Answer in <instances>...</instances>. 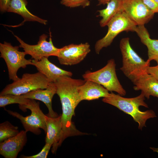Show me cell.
Returning a JSON list of instances; mask_svg holds the SVG:
<instances>
[{
	"label": "cell",
	"mask_w": 158,
	"mask_h": 158,
	"mask_svg": "<svg viewBox=\"0 0 158 158\" xmlns=\"http://www.w3.org/2000/svg\"><path fill=\"white\" fill-rule=\"evenodd\" d=\"M85 81L73 79L68 75H63L54 83L57 87L56 94L59 97L62 106V143L69 137L86 134L78 130L72 121L75 108L80 102L78 88Z\"/></svg>",
	"instance_id": "6da1fadb"
},
{
	"label": "cell",
	"mask_w": 158,
	"mask_h": 158,
	"mask_svg": "<svg viewBox=\"0 0 158 158\" xmlns=\"http://www.w3.org/2000/svg\"><path fill=\"white\" fill-rule=\"evenodd\" d=\"M145 97L141 93L136 97L127 98L111 92L108 97H103L102 100L131 116L138 123V129L142 130L143 127L146 126V122L148 119L157 117L155 112L152 110L142 111L139 109L141 106L148 108L147 104L144 102Z\"/></svg>",
	"instance_id": "7a4b0ae2"
},
{
	"label": "cell",
	"mask_w": 158,
	"mask_h": 158,
	"mask_svg": "<svg viewBox=\"0 0 158 158\" xmlns=\"http://www.w3.org/2000/svg\"><path fill=\"white\" fill-rule=\"evenodd\" d=\"M120 48L122 56V66L120 70L125 75L133 82L139 76L147 72L150 61H145L131 47L129 38H122Z\"/></svg>",
	"instance_id": "3957f363"
},
{
	"label": "cell",
	"mask_w": 158,
	"mask_h": 158,
	"mask_svg": "<svg viewBox=\"0 0 158 158\" xmlns=\"http://www.w3.org/2000/svg\"><path fill=\"white\" fill-rule=\"evenodd\" d=\"M116 66L115 60L111 59L101 69L94 72L87 71L82 76L85 80L94 81L102 85L108 91H114L121 96H124L126 92L117 78Z\"/></svg>",
	"instance_id": "277c9868"
},
{
	"label": "cell",
	"mask_w": 158,
	"mask_h": 158,
	"mask_svg": "<svg viewBox=\"0 0 158 158\" xmlns=\"http://www.w3.org/2000/svg\"><path fill=\"white\" fill-rule=\"evenodd\" d=\"M50 83L44 75L39 72L32 74L25 73L21 78L7 85L1 92L0 95H20L38 89H45Z\"/></svg>",
	"instance_id": "5b68a950"
},
{
	"label": "cell",
	"mask_w": 158,
	"mask_h": 158,
	"mask_svg": "<svg viewBox=\"0 0 158 158\" xmlns=\"http://www.w3.org/2000/svg\"><path fill=\"white\" fill-rule=\"evenodd\" d=\"M108 30L105 35L96 43L95 51L99 54L104 47L110 46L115 38L123 31L135 32L136 24L123 11L117 13L107 24Z\"/></svg>",
	"instance_id": "8992f818"
},
{
	"label": "cell",
	"mask_w": 158,
	"mask_h": 158,
	"mask_svg": "<svg viewBox=\"0 0 158 158\" xmlns=\"http://www.w3.org/2000/svg\"><path fill=\"white\" fill-rule=\"evenodd\" d=\"M22 110L30 109L31 114L26 116H23L18 113L9 110H6L10 115L20 120L25 130L30 131L36 135L41 133L40 128L43 130L46 133L47 126L46 116L42 112L40 107V103L35 99H30L26 105L20 107Z\"/></svg>",
	"instance_id": "52a82bcc"
},
{
	"label": "cell",
	"mask_w": 158,
	"mask_h": 158,
	"mask_svg": "<svg viewBox=\"0 0 158 158\" xmlns=\"http://www.w3.org/2000/svg\"><path fill=\"white\" fill-rule=\"evenodd\" d=\"M19 47L13 46L11 43L5 41L0 43V57L6 63L9 79L13 81L20 79L17 75L20 68H25L28 65H33L32 60L26 59V54L24 51H19Z\"/></svg>",
	"instance_id": "ba28073f"
},
{
	"label": "cell",
	"mask_w": 158,
	"mask_h": 158,
	"mask_svg": "<svg viewBox=\"0 0 158 158\" xmlns=\"http://www.w3.org/2000/svg\"><path fill=\"white\" fill-rule=\"evenodd\" d=\"M49 41L47 40V36L43 34L39 37L36 44H27L18 36L14 35L20 43L19 47L22 48L26 54L30 55L36 61H39L44 57L51 56H57L59 49L56 47L53 43L51 32H49Z\"/></svg>",
	"instance_id": "9c48e42d"
},
{
	"label": "cell",
	"mask_w": 158,
	"mask_h": 158,
	"mask_svg": "<svg viewBox=\"0 0 158 158\" xmlns=\"http://www.w3.org/2000/svg\"><path fill=\"white\" fill-rule=\"evenodd\" d=\"M90 51L88 43L71 44L59 48L56 56L60 64L71 66L82 61Z\"/></svg>",
	"instance_id": "30bf717a"
},
{
	"label": "cell",
	"mask_w": 158,
	"mask_h": 158,
	"mask_svg": "<svg viewBox=\"0 0 158 158\" xmlns=\"http://www.w3.org/2000/svg\"><path fill=\"white\" fill-rule=\"evenodd\" d=\"M122 6L123 11L137 26L148 23L154 14L142 0H122Z\"/></svg>",
	"instance_id": "8fae6325"
},
{
	"label": "cell",
	"mask_w": 158,
	"mask_h": 158,
	"mask_svg": "<svg viewBox=\"0 0 158 158\" xmlns=\"http://www.w3.org/2000/svg\"><path fill=\"white\" fill-rule=\"evenodd\" d=\"M27 132L22 130L16 136L0 143V154L5 158H16L27 141Z\"/></svg>",
	"instance_id": "7c38bea8"
},
{
	"label": "cell",
	"mask_w": 158,
	"mask_h": 158,
	"mask_svg": "<svg viewBox=\"0 0 158 158\" xmlns=\"http://www.w3.org/2000/svg\"><path fill=\"white\" fill-rule=\"evenodd\" d=\"M61 115L56 117L46 116L47 132L45 143L52 145L51 152L56 153L57 148L61 144L62 125Z\"/></svg>",
	"instance_id": "4fadbf2b"
},
{
	"label": "cell",
	"mask_w": 158,
	"mask_h": 158,
	"mask_svg": "<svg viewBox=\"0 0 158 158\" xmlns=\"http://www.w3.org/2000/svg\"><path fill=\"white\" fill-rule=\"evenodd\" d=\"M57 87L54 83L50 82L45 89H40L30 92L22 95L26 98L38 100L43 102L48 110L47 116L51 117L59 116L53 110L52 106V101L54 95L56 94Z\"/></svg>",
	"instance_id": "5bb4252c"
},
{
	"label": "cell",
	"mask_w": 158,
	"mask_h": 158,
	"mask_svg": "<svg viewBox=\"0 0 158 158\" xmlns=\"http://www.w3.org/2000/svg\"><path fill=\"white\" fill-rule=\"evenodd\" d=\"M79 86L78 92L80 102L83 100H92L108 97L110 93L102 85L90 80Z\"/></svg>",
	"instance_id": "9a60e30c"
},
{
	"label": "cell",
	"mask_w": 158,
	"mask_h": 158,
	"mask_svg": "<svg viewBox=\"0 0 158 158\" xmlns=\"http://www.w3.org/2000/svg\"><path fill=\"white\" fill-rule=\"evenodd\" d=\"M32 61L38 72L44 75L50 82L55 83L61 76L71 77L73 75L71 72L62 69L51 63L47 57H44L39 61L33 60Z\"/></svg>",
	"instance_id": "2e32d148"
},
{
	"label": "cell",
	"mask_w": 158,
	"mask_h": 158,
	"mask_svg": "<svg viewBox=\"0 0 158 158\" xmlns=\"http://www.w3.org/2000/svg\"><path fill=\"white\" fill-rule=\"evenodd\" d=\"M135 90H141V93L147 99L151 96L158 98V80L147 72L139 76L132 82Z\"/></svg>",
	"instance_id": "e0dca14e"
},
{
	"label": "cell",
	"mask_w": 158,
	"mask_h": 158,
	"mask_svg": "<svg viewBox=\"0 0 158 158\" xmlns=\"http://www.w3.org/2000/svg\"><path fill=\"white\" fill-rule=\"evenodd\" d=\"M27 4L26 0H10L7 12L16 13L20 15L24 19L20 24L21 25L25 21H36L46 25L47 21L30 12L26 7Z\"/></svg>",
	"instance_id": "ac0fdd59"
},
{
	"label": "cell",
	"mask_w": 158,
	"mask_h": 158,
	"mask_svg": "<svg viewBox=\"0 0 158 158\" xmlns=\"http://www.w3.org/2000/svg\"><path fill=\"white\" fill-rule=\"evenodd\" d=\"M135 32L140 38L142 43L147 48V60L150 61L152 57L158 56V39H152L150 38L149 33L144 25L137 26Z\"/></svg>",
	"instance_id": "d6986e66"
},
{
	"label": "cell",
	"mask_w": 158,
	"mask_h": 158,
	"mask_svg": "<svg viewBox=\"0 0 158 158\" xmlns=\"http://www.w3.org/2000/svg\"><path fill=\"white\" fill-rule=\"evenodd\" d=\"M122 0H111L107 4L106 7L98 11V16L102 17L99 23L101 27L107 26L111 19L118 13L123 11Z\"/></svg>",
	"instance_id": "ffe728a7"
},
{
	"label": "cell",
	"mask_w": 158,
	"mask_h": 158,
	"mask_svg": "<svg viewBox=\"0 0 158 158\" xmlns=\"http://www.w3.org/2000/svg\"><path fill=\"white\" fill-rule=\"evenodd\" d=\"M30 99L24 97L22 95L6 94L0 95V107H4L10 104H18L19 107L27 104Z\"/></svg>",
	"instance_id": "44dd1931"
},
{
	"label": "cell",
	"mask_w": 158,
	"mask_h": 158,
	"mask_svg": "<svg viewBox=\"0 0 158 158\" xmlns=\"http://www.w3.org/2000/svg\"><path fill=\"white\" fill-rule=\"evenodd\" d=\"M19 132L18 127L15 126L8 121L0 124V142L17 135Z\"/></svg>",
	"instance_id": "7402d4cb"
},
{
	"label": "cell",
	"mask_w": 158,
	"mask_h": 158,
	"mask_svg": "<svg viewBox=\"0 0 158 158\" xmlns=\"http://www.w3.org/2000/svg\"><path fill=\"white\" fill-rule=\"evenodd\" d=\"M90 0H60L63 5L70 8L82 7L85 8L90 5Z\"/></svg>",
	"instance_id": "603a6c76"
},
{
	"label": "cell",
	"mask_w": 158,
	"mask_h": 158,
	"mask_svg": "<svg viewBox=\"0 0 158 158\" xmlns=\"http://www.w3.org/2000/svg\"><path fill=\"white\" fill-rule=\"evenodd\" d=\"M52 145L48 143H45L41 151L37 154L30 156L22 155L20 158H47Z\"/></svg>",
	"instance_id": "cb8c5ba5"
},
{
	"label": "cell",
	"mask_w": 158,
	"mask_h": 158,
	"mask_svg": "<svg viewBox=\"0 0 158 158\" xmlns=\"http://www.w3.org/2000/svg\"><path fill=\"white\" fill-rule=\"evenodd\" d=\"M145 5L154 13H158V4L154 0H142Z\"/></svg>",
	"instance_id": "d4e9b609"
},
{
	"label": "cell",
	"mask_w": 158,
	"mask_h": 158,
	"mask_svg": "<svg viewBox=\"0 0 158 158\" xmlns=\"http://www.w3.org/2000/svg\"><path fill=\"white\" fill-rule=\"evenodd\" d=\"M147 72L153 76L158 80V66H149L148 68Z\"/></svg>",
	"instance_id": "484cf974"
},
{
	"label": "cell",
	"mask_w": 158,
	"mask_h": 158,
	"mask_svg": "<svg viewBox=\"0 0 158 158\" xmlns=\"http://www.w3.org/2000/svg\"><path fill=\"white\" fill-rule=\"evenodd\" d=\"M10 0H0V10L2 12L7 11Z\"/></svg>",
	"instance_id": "4316f807"
},
{
	"label": "cell",
	"mask_w": 158,
	"mask_h": 158,
	"mask_svg": "<svg viewBox=\"0 0 158 158\" xmlns=\"http://www.w3.org/2000/svg\"><path fill=\"white\" fill-rule=\"evenodd\" d=\"M111 0H97L98 5H104L107 4Z\"/></svg>",
	"instance_id": "83f0119b"
},
{
	"label": "cell",
	"mask_w": 158,
	"mask_h": 158,
	"mask_svg": "<svg viewBox=\"0 0 158 158\" xmlns=\"http://www.w3.org/2000/svg\"><path fill=\"white\" fill-rule=\"evenodd\" d=\"M154 60L157 63V66H158V56H154L150 60V61H151Z\"/></svg>",
	"instance_id": "f1b7e54d"
},
{
	"label": "cell",
	"mask_w": 158,
	"mask_h": 158,
	"mask_svg": "<svg viewBox=\"0 0 158 158\" xmlns=\"http://www.w3.org/2000/svg\"><path fill=\"white\" fill-rule=\"evenodd\" d=\"M150 148L152 150L153 152H156L158 153V147H150Z\"/></svg>",
	"instance_id": "f546056e"
},
{
	"label": "cell",
	"mask_w": 158,
	"mask_h": 158,
	"mask_svg": "<svg viewBox=\"0 0 158 158\" xmlns=\"http://www.w3.org/2000/svg\"><path fill=\"white\" fill-rule=\"evenodd\" d=\"M158 4V0H154Z\"/></svg>",
	"instance_id": "4dcf8cb0"
},
{
	"label": "cell",
	"mask_w": 158,
	"mask_h": 158,
	"mask_svg": "<svg viewBox=\"0 0 158 158\" xmlns=\"http://www.w3.org/2000/svg\"></svg>",
	"instance_id": "1f68e13d"
}]
</instances>
